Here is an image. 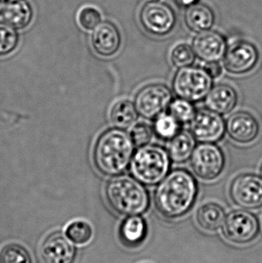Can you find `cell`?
I'll list each match as a JSON object with an SVG mask.
<instances>
[{
	"label": "cell",
	"instance_id": "obj_22",
	"mask_svg": "<svg viewBox=\"0 0 262 263\" xmlns=\"http://www.w3.org/2000/svg\"><path fill=\"white\" fill-rule=\"evenodd\" d=\"M226 218L224 208L215 202H208L197 210V223L206 231L215 232L219 230Z\"/></svg>",
	"mask_w": 262,
	"mask_h": 263
},
{
	"label": "cell",
	"instance_id": "obj_24",
	"mask_svg": "<svg viewBox=\"0 0 262 263\" xmlns=\"http://www.w3.org/2000/svg\"><path fill=\"white\" fill-rule=\"evenodd\" d=\"M181 123L169 112H163L154 120V134L163 141H169L181 131Z\"/></svg>",
	"mask_w": 262,
	"mask_h": 263
},
{
	"label": "cell",
	"instance_id": "obj_28",
	"mask_svg": "<svg viewBox=\"0 0 262 263\" xmlns=\"http://www.w3.org/2000/svg\"><path fill=\"white\" fill-rule=\"evenodd\" d=\"M169 112L181 124L190 123L195 117L196 109L192 102L184 99L172 100L169 105Z\"/></svg>",
	"mask_w": 262,
	"mask_h": 263
},
{
	"label": "cell",
	"instance_id": "obj_11",
	"mask_svg": "<svg viewBox=\"0 0 262 263\" xmlns=\"http://www.w3.org/2000/svg\"><path fill=\"white\" fill-rule=\"evenodd\" d=\"M190 132L200 143H216L226 133V121L223 116L211 109L201 108L190 122Z\"/></svg>",
	"mask_w": 262,
	"mask_h": 263
},
{
	"label": "cell",
	"instance_id": "obj_5",
	"mask_svg": "<svg viewBox=\"0 0 262 263\" xmlns=\"http://www.w3.org/2000/svg\"><path fill=\"white\" fill-rule=\"evenodd\" d=\"M213 86V79L198 66L178 69L172 80V89L178 98L198 103L206 98Z\"/></svg>",
	"mask_w": 262,
	"mask_h": 263
},
{
	"label": "cell",
	"instance_id": "obj_9",
	"mask_svg": "<svg viewBox=\"0 0 262 263\" xmlns=\"http://www.w3.org/2000/svg\"><path fill=\"white\" fill-rule=\"evenodd\" d=\"M232 202L249 210L262 207V177L254 173H243L234 178L229 188Z\"/></svg>",
	"mask_w": 262,
	"mask_h": 263
},
{
	"label": "cell",
	"instance_id": "obj_17",
	"mask_svg": "<svg viewBox=\"0 0 262 263\" xmlns=\"http://www.w3.org/2000/svg\"><path fill=\"white\" fill-rule=\"evenodd\" d=\"M205 100L208 109L221 116L227 115L236 107L238 95L235 88L230 85L218 83L212 86Z\"/></svg>",
	"mask_w": 262,
	"mask_h": 263
},
{
	"label": "cell",
	"instance_id": "obj_33",
	"mask_svg": "<svg viewBox=\"0 0 262 263\" xmlns=\"http://www.w3.org/2000/svg\"><path fill=\"white\" fill-rule=\"evenodd\" d=\"M198 0H177V3L178 5H180L183 7H189V6H192V5L195 4L197 3Z\"/></svg>",
	"mask_w": 262,
	"mask_h": 263
},
{
	"label": "cell",
	"instance_id": "obj_3",
	"mask_svg": "<svg viewBox=\"0 0 262 263\" xmlns=\"http://www.w3.org/2000/svg\"><path fill=\"white\" fill-rule=\"evenodd\" d=\"M106 197L110 206L123 216L142 215L150 206V196L146 185L128 175L115 176L108 182Z\"/></svg>",
	"mask_w": 262,
	"mask_h": 263
},
{
	"label": "cell",
	"instance_id": "obj_26",
	"mask_svg": "<svg viewBox=\"0 0 262 263\" xmlns=\"http://www.w3.org/2000/svg\"><path fill=\"white\" fill-rule=\"evenodd\" d=\"M66 236L77 245H85L92 239L93 230L92 227L83 220L74 221L66 228Z\"/></svg>",
	"mask_w": 262,
	"mask_h": 263
},
{
	"label": "cell",
	"instance_id": "obj_14",
	"mask_svg": "<svg viewBox=\"0 0 262 263\" xmlns=\"http://www.w3.org/2000/svg\"><path fill=\"white\" fill-rule=\"evenodd\" d=\"M226 133L234 142L247 145L256 140L260 134L259 122L247 111L234 112L226 122Z\"/></svg>",
	"mask_w": 262,
	"mask_h": 263
},
{
	"label": "cell",
	"instance_id": "obj_21",
	"mask_svg": "<svg viewBox=\"0 0 262 263\" xmlns=\"http://www.w3.org/2000/svg\"><path fill=\"white\" fill-rule=\"evenodd\" d=\"M185 22L190 30L199 33L212 27L215 23V14L207 5L195 3L186 9Z\"/></svg>",
	"mask_w": 262,
	"mask_h": 263
},
{
	"label": "cell",
	"instance_id": "obj_36",
	"mask_svg": "<svg viewBox=\"0 0 262 263\" xmlns=\"http://www.w3.org/2000/svg\"><path fill=\"white\" fill-rule=\"evenodd\" d=\"M147 2H158L160 1V0H146Z\"/></svg>",
	"mask_w": 262,
	"mask_h": 263
},
{
	"label": "cell",
	"instance_id": "obj_32",
	"mask_svg": "<svg viewBox=\"0 0 262 263\" xmlns=\"http://www.w3.org/2000/svg\"><path fill=\"white\" fill-rule=\"evenodd\" d=\"M205 70L208 72L212 79H218L221 77L223 72V68L218 62H209L204 66Z\"/></svg>",
	"mask_w": 262,
	"mask_h": 263
},
{
	"label": "cell",
	"instance_id": "obj_7",
	"mask_svg": "<svg viewBox=\"0 0 262 263\" xmlns=\"http://www.w3.org/2000/svg\"><path fill=\"white\" fill-rule=\"evenodd\" d=\"M261 232L256 215L247 210H234L225 219L223 233L225 238L233 243L245 245L257 239Z\"/></svg>",
	"mask_w": 262,
	"mask_h": 263
},
{
	"label": "cell",
	"instance_id": "obj_29",
	"mask_svg": "<svg viewBox=\"0 0 262 263\" xmlns=\"http://www.w3.org/2000/svg\"><path fill=\"white\" fill-rule=\"evenodd\" d=\"M18 43V32L15 28L5 23H0V57L13 52Z\"/></svg>",
	"mask_w": 262,
	"mask_h": 263
},
{
	"label": "cell",
	"instance_id": "obj_35",
	"mask_svg": "<svg viewBox=\"0 0 262 263\" xmlns=\"http://www.w3.org/2000/svg\"><path fill=\"white\" fill-rule=\"evenodd\" d=\"M260 176L262 177V164L261 165V167H260Z\"/></svg>",
	"mask_w": 262,
	"mask_h": 263
},
{
	"label": "cell",
	"instance_id": "obj_34",
	"mask_svg": "<svg viewBox=\"0 0 262 263\" xmlns=\"http://www.w3.org/2000/svg\"><path fill=\"white\" fill-rule=\"evenodd\" d=\"M4 2L5 0H0V13H2V12H3V8H4Z\"/></svg>",
	"mask_w": 262,
	"mask_h": 263
},
{
	"label": "cell",
	"instance_id": "obj_12",
	"mask_svg": "<svg viewBox=\"0 0 262 263\" xmlns=\"http://www.w3.org/2000/svg\"><path fill=\"white\" fill-rule=\"evenodd\" d=\"M258 60L259 52L253 43L238 40L227 47L223 66L232 75H244L255 69Z\"/></svg>",
	"mask_w": 262,
	"mask_h": 263
},
{
	"label": "cell",
	"instance_id": "obj_6",
	"mask_svg": "<svg viewBox=\"0 0 262 263\" xmlns=\"http://www.w3.org/2000/svg\"><path fill=\"white\" fill-rule=\"evenodd\" d=\"M226 162L225 153L215 143L198 144L190 159L192 172L204 181H213L219 177Z\"/></svg>",
	"mask_w": 262,
	"mask_h": 263
},
{
	"label": "cell",
	"instance_id": "obj_13",
	"mask_svg": "<svg viewBox=\"0 0 262 263\" xmlns=\"http://www.w3.org/2000/svg\"><path fill=\"white\" fill-rule=\"evenodd\" d=\"M43 263H74L76 250L61 231H54L42 242L39 250Z\"/></svg>",
	"mask_w": 262,
	"mask_h": 263
},
{
	"label": "cell",
	"instance_id": "obj_27",
	"mask_svg": "<svg viewBox=\"0 0 262 263\" xmlns=\"http://www.w3.org/2000/svg\"><path fill=\"white\" fill-rule=\"evenodd\" d=\"M195 58L196 55L193 48L187 43L177 44L171 51V63L177 69L192 66L195 63Z\"/></svg>",
	"mask_w": 262,
	"mask_h": 263
},
{
	"label": "cell",
	"instance_id": "obj_4",
	"mask_svg": "<svg viewBox=\"0 0 262 263\" xmlns=\"http://www.w3.org/2000/svg\"><path fill=\"white\" fill-rule=\"evenodd\" d=\"M167 149L156 144L138 147L129 165L131 176L146 186L157 185L171 171Z\"/></svg>",
	"mask_w": 262,
	"mask_h": 263
},
{
	"label": "cell",
	"instance_id": "obj_23",
	"mask_svg": "<svg viewBox=\"0 0 262 263\" xmlns=\"http://www.w3.org/2000/svg\"><path fill=\"white\" fill-rule=\"evenodd\" d=\"M109 116L115 128L126 130L136 123L138 114L134 103L127 99H121L112 105Z\"/></svg>",
	"mask_w": 262,
	"mask_h": 263
},
{
	"label": "cell",
	"instance_id": "obj_1",
	"mask_svg": "<svg viewBox=\"0 0 262 263\" xmlns=\"http://www.w3.org/2000/svg\"><path fill=\"white\" fill-rule=\"evenodd\" d=\"M198 193V182L193 175L184 168H175L156 185L154 202L160 214L175 219L193 207Z\"/></svg>",
	"mask_w": 262,
	"mask_h": 263
},
{
	"label": "cell",
	"instance_id": "obj_19",
	"mask_svg": "<svg viewBox=\"0 0 262 263\" xmlns=\"http://www.w3.org/2000/svg\"><path fill=\"white\" fill-rule=\"evenodd\" d=\"M196 139L190 131L183 130L168 141V153L175 164H183L192 157L196 147Z\"/></svg>",
	"mask_w": 262,
	"mask_h": 263
},
{
	"label": "cell",
	"instance_id": "obj_18",
	"mask_svg": "<svg viewBox=\"0 0 262 263\" xmlns=\"http://www.w3.org/2000/svg\"><path fill=\"white\" fill-rule=\"evenodd\" d=\"M148 236V225L144 218L130 216L122 222L118 230L120 241L128 248H136L146 240Z\"/></svg>",
	"mask_w": 262,
	"mask_h": 263
},
{
	"label": "cell",
	"instance_id": "obj_30",
	"mask_svg": "<svg viewBox=\"0 0 262 263\" xmlns=\"http://www.w3.org/2000/svg\"><path fill=\"white\" fill-rule=\"evenodd\" d=\"M129 129V136L137 148L150 143L155 135L152 126L145 122H136Z\"/></svg>",
	"mask_w": 262,
	"mask_h": 263
},
{
	"label": "cell",
	"instance_id": "obj_10",
	"mask_svg": "<svg viewBox=\"0 0 262 263\" xmlns=\"http://www.w3.org/2000/svg\"><path fill=\"white\" fill-rule=\"evenodd\" d=\"M139 20L146 32L163 36L173 29L176 16L169 5L160 1L147 2L140 10Z\"/></svg>",
	"mask_w": 262,
	"mask_h": 263
},
{
	"label": "cell",
	"instance_id": "obj_20",
	"mask_svg": "<svg viewBox=\"0 0 262 263\" xmlns=\"http://www.w3.org/2000/svg\"><path fill=\"white\" fill-rule=\"evenodd\" d=\"M2 15L6 23L15 29H22L32 21V9L26 0H8Z\"/></svg>",
	"mask_w": 262,
	"mask_h": 263
},
{
	"label": "cell",
	"instance_id": "obj_15",
	"mask_svg": "<svg viewBox=\"0 0 262 263\" xmlns=\"http://www.w3.org/2000/svg\"><path fill=\"white\" fill-rule=\"evenodd\" d=\"M195 55L201 61L219 62L227 49L226 38L216 31L206 30L199 32L192 41Z\"/></svg>",
	"mask_w": 262,
	"mask_h": 263
},
{
	"label": "cell",
	"instance_id": "obj_8",
	"mask_svg": "<svg viewBox=\"0 0 262 263\" xmlns=\"http://www.w3.org/2000/svg\"><path fill=\"white\" fill-rule=\"evenodd\" d=\"M172 92L163 83H150L139 89L134 100L138 115L146 120H154L166 112L172 103Z\"/></svg>",
	"mask_w": 262,
	"mask_h": 263
},
{
	"label": "cell",
	"instance_id": "obj_16",
	"mask_svg": "<svg viewBox=\"0 0 262 263\" xmlns=\"http://www.w3.org/2000/svg\"><path fill=\"white\" fill-rule=\"evenodd\" d=\"M122 39L115 24L109 21L101 22L92 35V45L97 54L103 57H111L119 50Z\"/></svg>",
	"mask_w": 262,
	"mask_h": 263
},
{
	"label": "cell",
	"instance_id": "obj_25",
	"mask_svg": "<svg viewBox=\"0 0 262 263\" xmlns=\"http://www.w3.org/2000/svg\"><path fill=\"white\" fill-rule=\"evenodd\" d=\"M0 263H32L28 250L20 244L10 242L0 250Z\"/></svg>",
	"mask_w": 262,
	"mask_h": 263
},
{
	"label": "cell",
	"instance_id": "obj_31",
	"mask_svg": "<svg viewBox=\"0 0 262 263\" xmlns=\"http://www.w3.org/2000/svg\"><path fill=\"white\" fill-rule=\"evenodd\" d=\"M101 18L100 12L92 6H85L78 12V23L86 30H93L101 23Z\"/></svg>",
	"mask_w": 262,
	"mask_h": 263
},
{
	"label": "cell",
	"instance_id": "obj_2",
	"mask_svg": "<svg viewBox=\"0 0 262 263\" xmlns=\"http://www.w3.org/2000/svg\"><path fill=\"white\" fill-rule=\"evenodd\" d=\"M135 145L129 133L113 128L103 132L97 139L93 150V161L97 170L109 177L123 174L130 165Z\"/></svg>",
	"mask_w": 262,
	"mask_h": 263
}]
</instances>
